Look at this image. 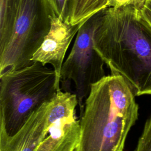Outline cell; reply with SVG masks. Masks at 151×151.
Listing matches in <instances>:
<instances>
[{
  "mask_svg": "<svg viewBox=\"0 0 151 151\" xmlns=\"http://www.w3.org/2000/svg\"><path fill=\"white\" fill-rule=\"evenodd\" d=\"M73 1V0H68V2H69V1Z\"/></svg>",
  "mask_w": 151,
  "mask_h": 151,
  "instance_id": "cell-15",
  "label": "cell"
},
{
  "mask_svg": "<svg viewBox=\"0 0 151 151\" xmlns=\"http://www.w3.org/2000/svg\"><path fill=\"white\" fill-rule=\"evenodd\" d=\"M103 11L89 18L81 25L61 70V90L68 92L70 83H73L80 116L83 113L85 101L92 85L106 76L104 69L105 63L94 49L93 44L94 34Z\"/></svg>",
  "mask_w": 151,
  "mask_h": 151,
  "instance_id": "cell-5",
  "label": "cell"
},
{
  "mask_svg": "<svg viewBox=\"0 0 151 151\" xmlns=\"http://www.w3.org/2000/svg\"><path fill=\"white\" fill-rule=\"evenodd\" d=\"M139 8L144 18L151 25V0H145Z\"/></svg>",
  "mask_w": 151,
  "mask_h": 151,
  "instance_id": "cell-14",
  "label": "cell"
},
{
  "mask_svg": "<svg viewBox=\"0 0 151 151\" xmlns=\"http://www.w3.org/2000/svg\"><path fill=\"white\" fill-rule=\"evenodd\" d=\"M84 23L72 25L60 17L51 16L50 29L31 58L33 62H38L44 65H51L60 86L61 70L66 52Z\"/></svg>",
  "mask_w": 151,
  "mask_h": 151,
  "instance_id": "cell-6",
  "label": "cell"
},
{
  "mask_svg": "<svg viewBox=\"0 0 151 151\" xmlns=\"http://www.w3.org/2000/svg\"><path fill=\"white\" fill-rule=\"evenodd\" d=\"M80 134V120L76 119V114L55 120L35 151H75Z\"/></svg>",
  "mask_w": 151,
  "mask_h": 151,
  "instance_id": "cell-8",
  "label": "cell"
},
{
  "mask_svg": "<svg viewBox=\"0 0 151 151\" xmlns=\"http://www.w3.org/2000/svg\"><path fill=\"white\" fill-rule=\"evenodd\" d=\"M47 0H18L11 37L0 49V76L28 67L51 27Z\"/></svg>",
  "mask_w": 151,
  "mask_h": 151,
  "instance_id": "cell-4",
  "label": "cell"
},
{
  "mask_svg": "<svg viewBox=\"0 0 151 151\" xmlns=\"http://www.w3.org/2000/svg\"><path fill=\"white\" fill-rule=\"evenodd\" d=\"M60 90L54 70L38 62L0 76V124L15 134Z\"/></svg>",
  "mask_w": 151,
  "mask_h": 151,
  "instance_id": "cell-3",
  "label": "cell"
},
{
  "mask_svg": "<svg viewBox=\"0 0 151 151\" xmlns=\"http://www.w3.org/2000/svg\"><path fill=\"white\" fill-rule=\"evenodd\" d=\"M50 102L37 109L13 135H9L0 124V151H35L49 132Z\"/></svg>",
  "mask_w": 151,
  "mask_h": 151,
  "instance_id": "cell-7",
  "label": "cell"
},
{
  "mask_svg": "<svg viewBox=\"0 0 151 151\" xmlns=\"http://www.w3.org/2000/svg\"><path fill=\"white\" fill-rule=\"evenodd\" d=\"M110 0H73L68 2L65 21L72 25L84 23L107 8Z\"/></svg>",
  "mask_w": 151,
  "mask_h": 151,
  "instance_id": "cell-9",
  "label": "cell"
},
{
  "mask_svg": "<svg viewBox=\"0 0 151 151\" xmlns=\"http://www.w3.org/2000/svg\"><path fill=\"white\" fill-rule=\"evenodd\" d=\"M134 151H151V114L145 123Z\"/></svg>",
  "mask_w": 151,
  "mask_h": 151,
  "instance_id": "cell-11",
  "label": "cell"
},
{
  "mask_svg": "<svg viewBox=\"0 0 151 151\" xmlns=\"http://www.w3.org/2000/svg\"><path fill=\"white\" fill-rule=\"evenodd\" d=\"M145 0H110L107 8H119L129 5L140 8Z\"/></svg>",
  "mask_w": 151,
  "mask_h": 151,
  "instance_id": "cell-13",
  "label": "cell"
},
{
  "mask_svg": "<svg viewBox=\"0 0 151 151\" xmlns=\"http://www.w3.org/2000/svg\"><path fill=\"white\" fill-rule=\"evenodd\" d=\"M93 44L111 74L122 76L135 96L151 95V25L139 8L104 9Z\"/></svg>",
  "mask_w": 151,
  "mask_h": 151,
  "instance_id": "cell-1",
  "label": "cell"
},
{
  "mask_svg": "<svg viewBox=\"0 0 151 151\" xmlns=\"http://www.w3.org/2000/svg\"><path fill=\"white\" fill-rule=\"evenodd\" d=\"M18 0H0V49L7 44L11 34Z\"/></svg>",
  "mask_w": 151,
  "mask_h": 151,
  "instance_id": "cell-10",
  "label": "cell"
},
{
  "mask_svg": "<svg viewBox=\"0 0 151 151\" xmlns=\"http://www.w3.org/2000/svg\"><path fill=\"white\" fill-rule=\"evenodd\" d=\"M138 116L135 96L124 78L106 76L92 85L86 100L75 151H123Z\"/></svg>",
  "mask_w": 151,
  "mask_h": 151,
  "instance_id": "cell-2",
  "label": "cell"
},
{
  "mask_svg": "<svg viewBox=\"0 0 151 151\" xmlns=\"http://www.w3.org/2000/svg\"><path fill=\"white\" fill-rule=\"evenodd\" d=\"M53 16L65 20L68 8V0H47Z\"/></svg>",
  "mask_w": 151,
  "mask_h": 151,
  "instance_id": "cell-12",
  "label": "cell"
}]
</instances>
